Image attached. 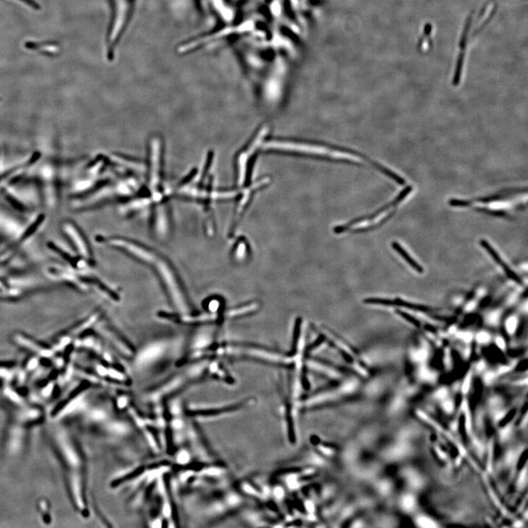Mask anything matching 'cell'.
Returning <instances> with one entry per match:
<instances>
[{
  "label": "cell",
  "mask_w": 528,
  "mask_h": 528,
  "mask_svg": "<svg viewBox=\"0 0 528 528\" xmlns=\"http://www.w3.org/2000/svg\"><path fill=\"white\" fill-rule=\"evenodd\" d=\"M20 1L25 3V4H27V6H30V7L33 8L35 11H39V10L41 9L40 5H39L36 1H35V0H20Z\"/></svg>",
  "instance_id": "cell-26"
},
{
  "label": "cell",
  "mask_w": 528,
  "mask_h": 528,
  "mask_svg": "<svg viewBox=\"0 0 528 528\" xmlns=\"http://www.w3.org/2000/svg\"><path fill=\"white\" fill-rule=\"evenodd\" d=\"M107 244L134 257L138 261L150 265H154L158 259L157 254L146 247L131 240L120 237H113L107 240Z\"/></svg>",
  "instance_id": "cell-4"
},
{
  "label": "cell",
  "mask_w": 528,
  "mask_h": 528,
  "mask_svg": "<svg viewBox=\"0 0 528 528\" xmlns=\"http://www.w3.org/2000/svg\"><path fill=\"white\" fill-rule=\"evenodd\" d=\"M6 198L8 200V202L12 205L14 207H15L16 209L19 210L23 211L24 210V207L23 205L21 204L19 201H16L15 198H13L12 196H9V195H6Z\"/></svg>",
  "instance_id": "cell-25"
},
{
  "label": "cell",
  "mask_w": 528,
  "mask_h": 528,
  "mask_svg": "<svg viewBox=\"0 0 528 528\" xmlns=\"http://www.w3.org/2000/svg\"><path fill=\"white\" fill-rule=\"evenodd\" d=\"M417 523L420 527H425V528H433L436 527L437 524H435V521L430 519V518L426 517V516H420L417 518Z\"/></svg>",
  "instance_id": "cell-21"
},
{
  "label": "cell",
  "mask_w": 528,
  "mask_h": 528,
  "mask_svg": "<svg viewBox=\"0 0 528 528\" xmlns=\"http://www.w3.org/2000/svg\"><path fill=\"white\" fill-rule=\"evenodd\" d=\"M66 235L70 240L72 246L76 250V253L81 258L84 259L90 260L91 258V251L89 245L86 241L84 235L81 233L77 227L75 225H69L66 228Z\"/></svg>",
  "instance_id": "cell-8"
},
{
  "label": "cell",
  "mask_w": 528,
  "mask_h": 528,
  "mask_svg": "<svg viewBox=\"0 0 528 528\" xmlns=\"http://www.w3.org/2000/svg\"><path fill=\"white\" fill-rule=\"evenodd\" d=\"M44 219V214H40V215H38L37 219H35L32 224H31L30 226L26 229L25 231H24V233H22V235H21L20 241L24 242V240L27 239V238H28L29 237L31 236V235H32V234L35 233V232L38 230L39 226L43 223Z\"/></svg>",
  "instance_id": "cell-19"
},
{
  "label": "cell",
  "mask_w": 528,
  "mask_h": 528,
  "mask_svg": "<svg viewBox=\"0 0 528 528\" xmlns=\"http://www.w3.org/2000/svg\"><path fill=\"white\" fill-rule=\"evenodd\" d=\"M365 302L366 304H370V305H385V306H393L394 305V306L403 307V308H408V309L419 310V311L422 312L430 311V308H427V307L403 301L400 299L399 300L397 299L396 300H385V299L369 298L366 299L365 300Z\"/></svg>",
  "instance_id": "cell-10"
},
{
  "label": "cell",
  "mask_w": 528,
  "mask_h": 528,
  "mask_svg": "<svg viewBox=\"0 0 528 528\" xmlns=\"http://www.w3.org/2000/svg\"><path fill=\"white\" fill-rule=\"evenodd\" d=\"M154 266L175 309L178 310L180 314L189 313V302L176 273L170 264L165 260L158 258Z\"/></svg>",
  "instance_id": "cell-2"
},
{
  "label": "cell",
  "mask_w": 528,
  "mask_h": 528,
  "mask_svg": "<svg viewBox=\"0 0 528 528\" xmlns=\"http://www.w3.org/2000/svg\"><path fill=\"white\" fill-rule=\"evenodd\" d=\"M47 272H48L49 275L54 277L55 279H59V280L68 282V283H71V285L77 287L82 291L87 290L86 284L82 282L79 278H78L71 272L63 271V269H58V268H50Z\"/></svg>",
  "instance_id": "cell-11"
},
{
  "label": "cell",
  "mask_w": 528,
  "mask_h": 528,
  "mask_svg": "<svg viewBox=\"0 0 528 528\" xmlns=\"http://www.w3.org/2000/svg\"><path fill=\"white\" fill-rule=\"evenodd\" d=\"M401 504L403 509L406 511H412L415 507V498L412 495H405L401 499Z\"/></svg>",
  "instance_id": "cell-20"
},
{
  "label": "cell",
  "mask_w": 528,
  "mask_h": 528,
  "mask_svg": "<svg viewBox=\"0 0 528 528\" xmlns=\"http://www.w3.org/2000/svg\"><path fill=\"white\" fill-rule=\"evenodd\" d=\"M445 408H446V409H448V410H451V409H452V404H451V403L447 402L446 404H445Z\"/></svg>",
  "instance_id": "cell-29"
},
{
  "label": "cell",
  "mask_w": 528,
  "mask_h": 528,
  "mask_svg": "<svg viewBox=\"0 0 528 528\" xmlns=\"http://www.w3.org/2000/svg\"><path fill=\"white\" fill-rule=\"evenodd\" d=\"M211 343V339L206 332L200 333L195 337L193 342V347L198 352L204 351L206 347H209Z\"/></svg>",
  "instance_id": "cell-17"
},
{
  "label": "cell",
  "mask_w": 528,
  "mask_h": 528,
  "mask_svg": "<svg viewBox=\"0 0 528 528\" xmlns=\"http://www.w3.org/2000/svg\"><path fill=\"white\" fill-rule=\"evenodd\" d=\"M190 459V456L188 451H181L178 455V459L177 461L180 464H182V463H187L189 462Z\"/></svg>",
  "instance_id": "cell-24"
},
{
  "label": "cell",
  "mask_w": 528,
  "mask_h": 528,
  "mask_svg": "<svg viewBox=\"0 0 528 528\" xmlns=\"http://www.w3.org/2000/svg\"><path fill=\"white\" fill-rule=\"evenodd\" d=\"M134 0H113L114 14L113 24L110 32V45L112 49L116 45L117 40L121 36L127 23L128 16L131 14V7Z\"/></svg>",
  "instance_id": "cell-6"
},
{
  "label": "cell",
  "mask_w": 528,
  "mask_h": 528,
  "mask_svg": "<svg viewBox=\"0 0 528 528\" xmlns=\"http://www.w3.org/2000/svg\"><path fill=\"white\" fill-rule=\"evenodd\" d=\"M220 302L218 300H216V299L211 300L208 303V312L217 314L216 313L218 311L219 308H220Z\"/></svg>",
  "instance_id": "cell-22"
},
{
  "label": "cell",
  "mask_w": 528,
  "mask_h": 528,
  "mask_svg": "<svg viewBox=\"0 0 528 528\" xmlns=\"http://www.w3.org/2000/svg\"><path fill=\"white\" fill-rule=\"evenodd\" d=\"M397 313L398 314L400 315V316L402 317L403 318H404V319H406L407 321H409V322L410 323V324L415 325V326H420V322H419V321H417V319H415V318H413V317L410 316V315H409L408 314V313H405V312L399 311V310H398Z\"/></svg>",
  "instance_id": "cell-23"
},
{
  "label": "cell",
  "mask_w": 528,
  "mask_h": 528,
  "mask_svg": "<svg viewBox=\"0 0 528 528\" xmlns=\"http://www.w3.org/2000/svg\"><path fill=\"white\" fill-rule=\"evenodd\" d=\"M392 247L393 249L396 250V251L397 252V253H399V254L400 255V256L402 257L406 261H407L408 264H409V266H412V267L415 269L416 272L418 273L423 272V268H422L418 263L416 262L415 260H414L412 257L409 256V253H408L407 252L402 248V246H401L400 244H399L396 242H393Z\"/></svg>",
  "instance_id": "cell-15"
},
{
  "label": "cell",
  "mask_w": 528,
  "mask_h": 528,
  "mask_svg": "<svg viewBox=\"0 0 528 528\" xmlns=\"http://www.w3.org/2000/svg\"><path fill=\"white\" fill-rule=\"evenodd\" d=\"M267 132V127L263 126L259 131L256 133L253 139L250 141L249 144L248 145V147L241 151L237 157L236 179L238 186H242L245 184L250 158L253 156V153L259 147Z\"/></svg>",
  "instance_id": "cell-5"
},
{
  "label": "cell",
  "mask_w": 528,
  "mask_h": 528,
  "mask_svg": "<svg viewBox=\"0 0 528 528\" xmlns=\"http://www.w3.org/2000/svg\"><path fill=\"white\" fill-rule=\"evenodd\" d=\"M5 289H5L4 285H3V283H2V282H0V292H3V291L5 290Z\"/></svg>",
  "instance_id": "cell-30"
},
{
  "label": "cell",
  "mask_w": 528,
  "mask_h": 528,
  "mask_svg": "<svg viewBox=\"0 0 528 528\" xmlns=\"http://www.w3.org/2000/svg\"><path fill=\"white\" fill-rule=\"evenodd\" d=\"M480 244L481 245H482V248H483L490 255L492 259H493L497 264L500 265V266L503 268V271L506 272L507 276H508L509 278L512 279L515 281V282L520 284V285H522V282H521L520 277H519L516 273L513 272V271L511 270V269H510V268L508 267V265H507L506 263L503 262V261H502L501 258L499 256L498 253L495 251V250L494 249L492 246H491L490 244L488 242L482 239L481 240Z\"/></svg>",
  "instance_id": "cell-12"
},
{
  "label": "cell",
  "mask_w": 528,
  "mask_h": 528,
  "mask_svg": "<svg viewBox=\"0 0 528 528\" xmlns=\"http://www.w3.org/2000/svg\"><path fill=\"white\" fill-rule=\"evenodd\" d=\"M14 340L16 344L21 347L25 348L28 350L32 351L34 353L42 356V357H50L53 355V351L45 346L42 345L40 343L37 342L35 340L27 337L25 334H16L14 336Z\"/></svg>",
  "instance_id": "cell-9"
},
{
  "label": "cell",
  "mask_w": 528,
  "mask_h": 528,
  "mask_svg": "<svg viewBox=\"0 0 528 528\" xmlns=\"http://www.w3.org/2000/svg\"><path fill=\"white\" fill-rule=\"evenodd\" d=\"M167 344L165 341H154L140 349L135 357V364L139 368L149 366L158 361L166 353Z\"/></svg>",
  "instance_id": "cell-7"
},
{
  "label": "cell",
  "mask_w": 528,
  "mask_h": 528,
  "mask_svg": "<svg viewBox=\"0 0 528 528\" xmlns=\"http://www.w3.org/2000/svg\"><path fill=\"white\" fill-rule=\"evenodd\" d=\"M446 394L447 393H445V391H439V392L437 393V396H438L439 398H440V399H442V398H444L445 396H446Z\"/></svg>",
  "instance_id": "cell-28"
},
{
  "label": "cell",
  "mask_w": 528,
  "mask_h": 528,
  "mask_svg": "<svg viewBox=\"0 0 528 528\" xmlns=\"http://www.w3.org/2000/svg\"><path fill=\"white\" fill-rule=\"evenodd\" d=\"M431 24H427L425 26V30H424V35H425V36H428V35H429L430 32H431Z\"/></svg>",
  "instance_id": "cell-27"
},
{
  "label": "cell",
  "mask_w": 528,
  "mask_h": 528,
  "mask_svg": "<svg viewBox=\"0 0 528 528\" xmlns=\"http://www.w3.org/2000/svg\"><path fill=\"white\" fill-rule=\"evenodd\" d=\"M0 101H1V99H0Z\"/></svg>",
  "instance_id": "cell-31"
},
{
  "label": "cell",
  "mask_w": 528,
  "mask_h": 528,
  "mask_svg": "<svg viewBox=\"0 0 528 528\" xmlns=\"http://www.w3.org/2000/svg\"><path fill=\"white\" fill-rule=\"evenodd\" d=\"M265 150L284 151L295 154H305L313 157H326L335 160L359 162L360 157L357 154L348 151L328 148L321 145L308 142H290V141L272 140L264 143Z\"/></svg>",
  "instance_id": "cell-1"
},
{
  "label": "cell",
  "mask_w": 528,
  "mask_h": 528,
  "mask_svg": "<svg viewBox=\"0 0 528 528\" xmlns=\"http://www.w3.org/2000/svg\"><path fill=\"white\" fill-rule=\"evenodd\" d=\"M259 302H250V303L246 304V305L236 307V308H234L233 309L229 310L226 313V316L228 317V318H238V317L246 316V315L253 313V312H256V310L259 309Z\"/></svg>",
  "instance_id": "cell-14"
},
{
  "label": "cell",
  "mask_w": 528,
  "mask_h": 528,
  "mask_svg": "<svg viewBox=\"0 0 528 528\" xmlns=\"http://www.w3.org/2000/svg\"><path fill=\"white\" fill-rule=\"evenodd\" d=\"M105 332L107 334V338L113 343L115 347L118 348L119 351H121V353L126 356H131L132 355V351L130 349V347H128L126 344L123 343L121 339L118 337L116 334L113 332V331H108L107 329H105Z\"/></svg>",
  "instance_id": "cell-16"
},
{
  "label": "cell",
  "mask_w": 528,
  "mask_h": 528,
  "mask_svg": "<svg viewBox=\"0 0 528 528\" xmlns=\"http://www.w3.org/2000/svg\"><path fill=\"white\" fill-rule=\"evenodd\" d=\"M178 318L180 322L183 323V324H206V323L215 321L217 319V315L215 313H209V312L207 313H204V314L198 315V316H191V315L186 313V314H180Z\"/></svg>",
  "instance_id": "cell-13"
},
{
  "label": "cell",
  "mask_w": 528,
  "mask_h": 528,
  "mask_svg": "<svg viewBox=\"0 0 528 528\" xmlns=\"http://www.w3.org/2000/svg\"><path fill=\"white\" fill-rule=\"evenodd\" d=\"M412 191V186H408L405 189L402 190L400 194L396 197L393 201H391L389 204L385 205L382 208H381L379 210L375 212L374 214H371L369 217H365V218L357 219L355 222L345 225V226L338 227V228H336L335 231L337 233H345V232L348 231L365 230V229L370 228V227L379 225V224H381V222H385V221L389 218V217H381V215L384 214L385 211L389 210L393 206H396V205L400 204L401 201L404 198H407L408 195Z\"/></svg>",
  "instance_id": "cell-3"
},
{
  "label": "cell",
  "mask_w": 528,
  "mask_h": 528,
  "mask_svg": "<svg viewBox=\"0 0 528 528\" xmlns=\"http://www.w3.org/2000/svg\"><path fill=\"white\" fill-rule=\"evenodd\" d=\"M248 246L245 240H238L235 246H234L233 252V258L235 261H242L246 259L248 256Z\"/></svg>",
  "instance_id": "cell-18"
}]
</instances>
